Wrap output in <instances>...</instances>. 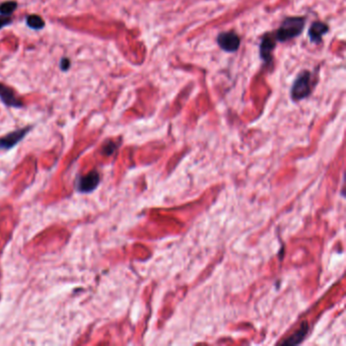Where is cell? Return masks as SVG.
Here are the masks:
<instances>
[{"label":"cell","mask_w":346,"mask_h":346,"mask_svg":"<svg viewBox=\"0 0 346 346\" xmlns=\"http://www.w3.org/2000/svg\"><path fill=\"white\" fill-rule=\"evenodd\" d=\"M309 331V327H308V324L307 323H303L300 330L296 331L291 337H289L286 341H283L282 343H286V344H291V345H294V344H298L300 342H302L305 338V336L307 335Z\"/></svg>","instance_id":"cell-9"},{"label":"cell","mask_w":346,"mask_h":346,"mask_svg":"<svg viewBox=\"0 0 346 346\" xmlns=\"http://www.w3.org/2000/svg\"><path fill=\"white\" fill-rule=\"evenodd\" d=\"M329 32V27L325 22L322 21H314L308 31L309 38L312 43L320 44L322 42L323 36Z\"/></svg>","instance_id":"cell-8"},{"label":"cell","mask_w":346,"mask_h":346,"mask_svg":"<svg viewBox=\"0 0 346 346\" xmlns=\"http://www.w3.org/2000/svg\"><path fill=\"white\" fill-rule=\"evenodd\" d=\"M17 2L14 0H7V1L0 3V14L10 16L17 8Z\"/></svg>","instance_id":"cell-11"},{"label":"cell","mask_w":346,"mask_h":346,"mask_svg":"<svg viewBox=\"0 0 346 346\" xmlns=\"http://www.w3.org/2000/svg\"><path fill=\"white\" fill-rule=\"evenodd\" d=\"M216 43L221 50L228 53L238 51L241 46V39L235 32H222L216 38Z\"/></svg>","instance_id":"cell-3"},{"label":"cell","mask_w":346,"mask_h":346,"mask_svg":"<svg viewBox=\"0 0 346 346\" xmlns=\"http://www.w3.org/2000/svg\"><path fill=\"white\" fill-rule=\"evenodd\" d=\"M306 22L307 18L305 16H289L284 18L274 35L275 40L284 43L299 37L305 29Z\"/></svg>","instance_id":"cell-1"},{"label":"cell","mask_w":346,"mask_h":346,"mask_svg":"<svg viewBox=\"0 0 346 346\" xmlns=\"http://www.w3.org/2000/svg\"><path fill=\"white\" fill-rule=\"evenodd\" d=\"M98 183H100V175L96 171H91L80 179L79 190L83 193H89L98 186Z\"/></svg>","instance_id":"cell-7"},{"label":"cell","mask_w":346,"mask_h":346,"mask_svg":"<svg viewBox=\"0 0 346 346\" xmlns=\"http://www.w3.org/2000/svg\"><path fill=\"white\" fill-rule=\"evenodd\" d=\"M10 23H12V18L10 16H5L0 14V30L9 26Z\"/></svg>","instance_id":"cell-13"},{"label":"cell","mask_w":346,"mask_h":346,"mask_svg":"<svg viewBox=\"0 0 346 346\" xmlns=\"http://www.w3.org/2000/svg\"><path fill=\"white\" fill-rule=\"evenodd\" d=\"M276 47V40L273 35L266 34L260 44V57L266 65L272 62V52Z\"/></svg>","instance_id":"cell-5"},{"label":"cell","mask_w":346,"mask_h":346,"mask_svg":"<svg viewBox=\"0 0 346 346\" xmlns=\"http://www.w3.org/2000/svg\"><path fill=\"white\" fill-rule=\"evenodd\" d=\"M0 100L7 106L12 108H22L23 103L20 98L16 95L15 91L8 86L0 83Z\"/></svg>","instance_id":"cell-6"},{"label":"cell","mask_w":346,"mask_h":346,"mask_svg":"<svg viewBox=\"0 0 346 346\" xmlns=\"http://www.w3.org/2000/svg\"><path fill=\"white\" fill-rule=\"evenodd\" d=\"M26 23L27 26L32 29V30H42L45 28V20L43 19L42 16L38 15V14H30L27 16L26 18Z\"/></svg>","instance_id":"cell-10"},{"label":"cell","mask_w":346,"mask_h":346,"mask_svg":"<svg viewBox=\"0 0 346 346\" xmlns=\"http://www.w3.org/2000/svg\"><path fill=\"white\" fill-rule=\"evenodd\" d=\"M116 151V144L114 142H108L104 145L103 147V154L107 155V156H110L112 155L114 152Z\"/></svg>","instance_id":"cell-12"},{"label":"cell","mask_w":346,"mask_h":346,"mask_svg":"<svg viewBox=\"0 0 346 346\" xmlns=\"http://www.w3.org/2000/svg\"><path fill=\"white\" fill-rule=\"evenodd\" d=\"M70 65H71V62H70V60H69L67 57L61 58L60 63H59V66H60V69H61L62 71H67V70H69Z\"/></svg>","instance_id":"cell-14"},{"label":"cell","mask_w":346,"mask_h":346,"mask_svg":"<svg viewBox=\"0 0 346 346\" xmlns=\"http://www.w3.org/2000/svg\"><path fill=\"white\" fill-rule=\"evenodd\" d=\"M32 126L17 129L13 132L6 134L3 137H0V151H8L11 150L18 142H20L26 135L31 131Z\"/></svg>","instance_id":"cell-4"},{"label":"cell","mask_w":346,"mask_h":346,"mask_svg":"<svg viewBox=\"0 0 346 346\" xmlns=\"http://www.w3.org/2000/svg\"><path fill=\"white\" fill-rule=\"evenodd\" d=\"M312 74L308 70H304L298 74V77L295 78L291 89H290V96L292 101L300 102L302 100H305L311 93H312Z\"/></svg>","instance_id":"cell-2"}]
</instances>
